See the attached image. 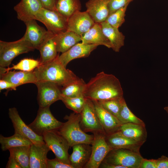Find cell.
Returning <instances> with one entry per match:
<instances>
[{"mask_svg": "<svg viewBox=\"0 0 168 168\" xmlns=\"http://www.w3.org/2000/svg\"><path fill=\"white\" fill-rule=\"evenodd\" d=\"M83 95L92 100H106L123 97V91L117 78L101 72L86 84Z\"/></svg>", "mask_w": 168, "mask_h": 168, "instance_id": "cell-1", "label": "cell"}, {"mask_svg": "<svg viewBox=\"0 0 168 168\" xmlns=\"http://www.w3.org/2000/svg\"><path fill=\"white\" fill-rule=\"evenodd\" d=\"M58 56L49 62L40 64L33 70L37 81H49L63 87L79 78L61 63L58 60Z\"/></svg>", "mask_w": 168, "mask_h": 168, "instance_id": "cell-2", "label": "cell"}, {"mask_svg": "<svg viewBox=\"0 0 168 168\" xmlns=\"http://www.w3.org/2000/svg\"><path fill=\"white\" fill-rule=\"evenodd\" d=\"M80 114L74 112L64 118L67 121L57 131L68 141L70 147L79 143L91 145L94 135L86 134L80 125Z\"/></svg>", "mask_w": 168, "mask_h": 168, "instance_id": "cell-3", "label": "cell"}, {"mask_svg": "<svg viewBox=\"0 0 168 168\" xmlns=\"http://www.w3.org/2000/svg\"><path fill=\"white\" fill-rule=\"evenodd\" d=\"M35 49L23 37L14 41L0 40V67H9L12 61L19 55L33 51Z\"/></svg>", "mask_w": 168, "mask_h": 168, "instance_id": "cell-4", "label": "cell"}, {"mask_svg": "<svg viewBox=\"0 0 168 168\" xmlns=\"http://www.w3.org/2000/svg\"><path fill=\"white\" fill-rule=\"evenodd\" d=\"M142 157L140 152L128 149H112L102 162L123 166L124 168H139Z\"/></svg>", "mask_w": 168, "mask_h": 168, "instance_id": "cell-5", "label": "cell"}, {"mask_svg": "<svg viewBox=\"0 0 168 168\" xmlns=\"http://www.w3.org/2000/svg\"><path fill=\"white\" fill-rule=\"evenodd\" d=\"M63 123L56 119L49 107H47L39 108L35 118L28 126L37 135L42 136L46 132L58 131Z\"/></svg>", "mask_w": 168, "mask_h": 168, "instance_id": "cell-6", "label": "cell"}, {"mask_svg": "<svg viewBox=\"0 0 168 168\" xmlns=\"http://www.w3.org/2000/svg\"><path fill=\"white\" fill-rule=\"evenodd\" d=\"M35 20L42 23L47 30L54 34L67 30L68 19L56 10L42 7L36 14Z\"/></svg>", "mask_w": 168, "mask_h": 168, "instance_id": "cell-7", "label": "cell"}, {"mask_svg": "<svg viewBox=\"0 0 168 168\" xmlns=\"http://www.w3.org/2000/svg\"><path fill=\"white\" fill-rule=\"evenodd\" d=\"M43 140L55 158L63 162L70 164L68 151L70 147L67 140L56 131L48 132L43 135Z\"/></svg>", "mask_w": 168, "mask_h": 168, "instance_id": "cell-8", "label": "cell"}, {"mask_svg": "<svg viewBox=\"0 0 168 168\" xmlns=\"http://www.w3.org/2000/svg\"><path fill=\"white\" fill-rule=\"evenodd\" d=\"M35 84L38 89L37 100L39 108L49 107L60 100L61 89L56 83L47 81H38Z\"/></svg>", "mask_w": 168, "mask_h": 168, "instance_id": "cell-9", "label": "cell"}, {"mask_svg": "<svg viewBox=\"0 0 168 168\" xmlns=\"http://www.w3.org/2000/svg\"><path fill=\"white\" fill-rule=\"evenodd\" d=\"M80 115V125L84 132H91L93 134L97 133H105L91 100L86 98V102Z\"/></svg>", "mask_w": 168, "mask_h": 168, "instance_id": "cell-10", "label": "cell"}, {"mask_svg": "<svg viewBox=\"0 0 168 168\" xmlns=\"http://www.w3.org/2000/svg\"><path fill=\"white\" fill-rule=\"evenodd\" d=\"M91 153L90 160L84 168H98L108 152L112 149L105 139L106 134L102 133H93Z\"/></svg>", "mask_w": 168, "mask_h": 168, "instance_id": "cell-11", "label": "cell"}, {"mask_svg": "<svg viewBox=\"0 0 168 168\" xmlns=\"http://www.w3.org/2000/svg\"><path fill=\"white\" fill-rule=\"evenodd\" d=\"M9 117L14 129L15 133H17L30 140L33 144H38L45 143L43 136L36 133L23 121L18 112L15 107L8 110Z\"/></svg>", "mask_w": 168, "mask_h": 168, "instance_id": "cell-12", "label": "cell"}, {"mask_svg": "<svg viewBox=\"0 0 168 168\" xmlns=\"http://www.w3.org/2000/svg\"><path fill=\"white\" fill-rule=\"evenodd\" d=\"M95 23L86 11L75 12L68 19L67 30L82 36Z\"/></svg>", "mask_w": 168, "mask_h": 168, "instance_id": "cell-13", "label": "cell"}, {"mask_svg": "<svg viewBox=\"0 0 168 168\" xmlns=\"http://www.w3.org/2000/svg\"><path fill=\"white\" fill-rule=\"evenodd\" d=\"M35 20H32L24 22L26 30L23 37L30 43L35 49H38L41 44L52 33L38 25Z\"/></svg>", "mask_w": 168, "mask_h": 168, "instance_id": "cell-14", "label": "cell"}, {"mask_svg": "<svg viewBox=\"0 0 168 168\" xmlns=\"http://www.w3.org/2000/svg\"><path fill=\"white\" fill-rule=\"evenodd\" d=\"M91 100L106 135L117 132L122 124L117 118L105 109L97 101Z\"/></svg>", "mask_w": 168, "mask_h": 168, "instance_id": "cell-15", "label": "cell"}, {"mask_svg": "<svg viewBox=\"0 0 168 168\" xmlns=\"http://www.w3.org/2000/svg\"><path fill=\"white\" fill-rule=\"evenodd\" d=\"M42 7L40 0H21L14 7V9L17 18L25 22L35 20L36 14Z\"/></svg>", "mask_w": 168, "mask_h": 168, "instance_id": "cell-16", "label": "cell"}, {"mask_svg": "<svg viewBox=\"0 0 168 168\" xmlns=\"http://www.w3.org/2000/svg\"><path fill=\"white\" fill-rule=\"evenodd\" d=\"M98 45L95 44L78 43L67 51L59 55V61L65 67L73 59L88 57Z\"/></svg>", "mask_w": 168, "mask_h": 168, "instance_id": "cell-17", "label": "cell"}, {"mask_svg": "<svg viewBox=\"0 0 168 168\" xmlns=\"http://www.w3.org/2000/svg\"><path fill=\"white\" fill-rule=\"evenodd\" d=\"M105 139L108 145L112 149L123 148L138 152L143 144L127 137L116 132L106 135Z\"/></svg>", "mask_w": 168, "mask_h": 168, "instance_id": "cell-18", "label": "cell"}, {"mask_svg": "<svg viewBox=\"0 0 168 168\" xmlns=\"http://www.w3.org/2000/svg\"><path fill=\"white\" fill-rule=\"evenodd\" d=\"M109 0H88L86 3V11L95 23L105 21L109 14Z\"/></svg>", "mask_w": 168, "mask_h": 168, "instance_id": "cell-19", "label": "cell"}, {"mask_svg": "<svg viewBox=\"0 0 168 168\" xmlns=\"http://www.w3.org/2000/svg\"><path fill=\"white\" fill-rule=\"evenodd\" d=\"M72 147V152L69 158L71 165L73 168H84L91 157V146L88 144L79 143Z\"/></svg>", "mask_w": 168, "mask_h": 168, "instance_id": "cell-20", "label": "cell"}, {"mask_svg": "<svg viewBox=\"0 0 168 168\" xmlns=\"http://www.w3.org/2000/svg\"><path fill=\"white\" fill-rule=\"evenodd\" d=\"M50 151L45 143L30 145V168H47V154Z\"/></svg>", "mask_w": 168, "mask_h": 168, "instance_id": "cell-21", "label": "cell"}, {"mask_svg": "<svg viewBox=\"0 0 168 168\" xmlns=\"http://www.w3.org/2000/svg\"><path fill=\"white\" fill-rule=\"evenodd\" d=\"M117 132L143 144L147 140V133L145 125L132 123L124 124L121 125Z\"/></svg>", "mask_w": 168, "mask_h": 168, "instance_id": "cell-22", "label": "cell"}, {"mask_svg": "<svg viewBox=\"0 0 168 168\" xmlns=\"http://www.w3.org/2000/svg\"><path fill=\"white\" fill-rule=\"evenodd\" d=\"M0 74V79L7 81L17 86L29 83L35 84L37 81L33 71L25 72L10 70Z\"/></svg>", "mask_w": 168, "mask_h": 168, "instance_id": "cell-23", "label": "cell"}, {"mask_svg": "<svg viewBox=\"0 0 168 168\" xmlns=\"http://www.w3.org/2000/svg\"><path fill=\"white\" fill-rule=\"evenodd\" d=\"M82 43L103 45L108 48H111L110 44L104 35L100 24L96 23L92 27L81 36Z\"/></svg>", "mask_w": 168, "mask_h": 168, "instance_id": "cell-24", "label": "cell"}, {"mask_svg": "<svg viewBox=\"0 0 168 168\" xmlns=\"http://www.w3.org/2000/svg\"><path fill=\"white\" fill-rule=\"evenodd\" d=\"M54 38L57 51L62 53L81 41V36L67 30L55 34Z\"/></svg>", "mask_w": 168, "mask_h": 168, "instance_id": "cell-25", "label": "cell"}, {"mask_svg": "<svg viewBox=\"0 0 168 168\" xmlns=\"http://www.w3.org/2000/svg\"><path fill=\"white\" fill-rule=\"evenodd\" d=\"M102 30L109 41L111 48L115 52H119L124 45L125 36L119 31V28L111 26L105 21L100 23Z\"/></svg>", "mask_w": 168, "mask_h": 168, "instance_id": "cell-26", "label": "cell"}, {"mask_svg": "<svg viewBox=\"0 0 168 168\" xmlns=\"http://www.w3.org/2000/svg\"><path fill=\"white\" fill-rule=\"evenodd\" d=\"M55 35L51 33L38 49L40 53L39 60L40 64L49 62L56 59L58 55L54 38Z\"/></svg>", "mask_w": 168, "mask_h": 168, "instance_id": "cell-27", "label": "cell"}, {"mask_svg": "<svg viewBox=\"0 0 168 168\" xmlns=\"http://www.w3.org/2000/svg\"><path fill=\"white\" fill-rule=\"evenodd\" d=\"M56 11L67 19L75 12L80 11V0H55Z\"/></svg>", "mask_w": 168, "mask_h": 168, "instance_id": "cell-28", "label": "cell"}, {"mask_svg": "<svg viewBox=\"0 0 168 168\" xmlns=\"http://www.w3.org/2000/svg\"><path fill=\"white\" fill-rule=\"evenodd\" d=\"M0 143L3 151L9 150L13 147L31 145L33 144L30 140L17 133L9 137H5L0 134Z\"/></svg>", "mask_w": 168, "mask_h": 168, "instance_id": "cell-29", "label": "cell"}, {"mask_svg": "<svg viewBox=\"0 0 168 168\" xmlns=\"http://www.w3.org/2000/svg\"><path fill=\"white\" fill-rule=\"evenodd\" d=\"M30 145L17 147L8 150L10 155L15 159L21 168H30Z\"/></svg>", "mask_w": 168, "mask_h": 168, "instance_id": "cell-30", "label": "cell"}, {"mask_svg": "<svg viewBox=\"0 0 168 168\" xmlns=\"http://www.w3.org/2000/svg\"><path fill=\"white\" fill-rule=\"evenodd\" d=\"M86 84L82 78L77 80L61 89L62 95L69 97H76L83 95Z\"/></svg>", "mask_w": 168, "mask_h": 168, "instance_id": "cell-31", "label": "cell"}, {"mask_svg": "<svg viewBox=\"0 0 168 168\" xmlns=\"http://www.w3.org/2000/svg\"><path fill=\"white\" fill-rule=\"evenodd\" d=\"M40 64L39 60L26 58L21 60L16 65L11 67H0V74L5 73L12 69L18 70L25 72L33 71Z\"/></svg>", "mask_w": 168, "mask_h": 168, "instance_id": "cell-32", "label": "cell"}, {"mask_svg": "<svg viewBox=\"0 0 168 168\" xmlns=\"http://www.w3.org/2000/svg\"><path fill=\"white\" fill-rule=\"evenodd\" d=\"M117 118L122 124L132 123L145 125L144 122L136 116L128 108L125 100L123 101L120 110Z\"/></svg>", "mask_w": 168, "mask_h": 168, "instance_id": "cell-33", "label": "cell"}, {"mask_svg": "<svg viewBox=\"0 0 168 168\" xmlns=\"http://www.w3.org/2000/svg\"><path fill=\"white\" fill-rule=\"evenodd\" d=\"M60 100L68 108L75 113L80 114L84 106L86 98L83 96L76 97H69L61 94Z\"/></svg>", "mask_w": 168, "mask_h": 168, "instance_id": "cell-34", "label": "cell"}, {"mask_svg": "<svg viewBox=\"0 0 168 168\" xmlns=\"http://www.w3.org/2000/svg\"><path fill=\"white\" fill-rule=\"evenodd\" d=\"M128 5L109 14L105 21L113 27L119 28L125 21V12Z\"/></svg>", "mask_w": 168, "mask_h": 168, "instance_id": "cell-35", "label": "cell"}, {"mask_svg": "<svg viewBox=\"0 0 168 168\" xmlns=\"http://www.w3.org/2000/svg\"><path fill=\"white\" fill-rule=\"evenodd\" d=\"M124 100L123 97L108 100L97 101L105 109L117 117Z\"/></svg>", "mask_w": 168, "mask_h": 168, "instance_id": "cell-36", "label": "cell"}, {"mask_svg": "<svg viewBox=\"0 0 168 168\" xmlns=\"http://www.w3.org/2000/svg\"><path fill=\"white\" fill-rule=\"evenodd\" d=\"M133 0H109V14L125 6L128 5Z\"/></svg>", "mask_w": 168, "mask_h": 168, "instance_id": "cell-37", "label": "cell"}, {"mask_svg": "<svg viewBox=\"0 0 168 168\" xmlns=\"http://www.w3.org/2000/svg\"><path fill=\"white\" fill-rule=\"evenodd\" d=\"M47 166V168H73L71 165L64 163L56 158L48 159Z\"/></svg>", "mask_w": 168, "mask_h": 168, "instance_id": "cell-38", "label": "cell"}, {"mask_svg": "<svg viewBox=\"0 0 168 168\" xmlns=\"http://www.w3.org/2000/svg\"><path fill=\"white\" fill-rule=\"evenodd\" d=\"M139 168H156V160L147 159L143 158Z\"/></svg>", "mask_w": 168, "mask_h": 168, "instance_id": "cell-39", "label": "cell"}, {"mask_svg": "<svg viewBox=\"0 0 168 168\" xmlns=\"http://www.w3.org/2000/svg\"><path fill=\"white\" fill-rule=\"evenodd\" d=\"M18 86L16 85L7 81L0 79V91L3 89H10L16 90Z\"/></svg>", "mask_w": 168, "mask_h": 168, "instance_id": "cell-40", "label": "cell"}, {"mask_svg": "<svg viewBox=\"0 0 168 168\" xmlns=\"http://www.w3.org/2000/svg\"><path fill=\"white\" fill-rule=\"evenodd\" d=\"M156 160V168H168V157L163 155Z\"/></svg>", "mask_w": 168, "mask_h": 168, "instance_id": "cell-41", "label": "cell"}, {"mask_svg": "<svg viewBox=\"0 0 168 168\" xmlns=\"http://www.w3.org/2000/svg\"><path fill=\"white\" fill-rule=\"evenodd\" d=\"M43 7L46 9L56 10L55 7V0H40Z\"/></svg>", "mask_w": 168, "mask_h": 168, "instance_id": "cell-42", "label": "cell"}, {"mask_svg": "<svg viewBox=\"0 0 168 168\" xmlns=\"http://www.w3.org/2000/svg\"><path fill=\"white\" fill-rule=\"evenodd\" d=\"M6 167L7 168H21L15 159L11 155H10Z\"/></svg>", "mask_w": 168, "mask_h": 168, "instance_id": "cell-43", "label": "cell"}, {"mask_svg": "<svg viewBox=\"0 0 168 168\" xmlns=\"http://www.w3.org/2000/svg\"><path fill=\"white\" fill-rule=\"evenodd\" d=\"M99 168H124L123 166L107 164L102 162Z\"/></svg>", "mask_w": 168, "mask_h": 168, "instance_id": "cell-44", "label": "cell"}, {"mask_svg": "<svg viewBox=\"0 0 168 168\" xmlns=\"http://www.w3.org/2000/svg\"><path fill=\"white\" fill-rule=\"evenodd\" d=\"M164 110L168 114V106L164 107Z\"/></svg>", "mask_w": 168, "mask_h": 168, "instance_id": "cell-45", "label": "cell"}]
</instances>
